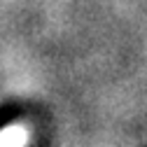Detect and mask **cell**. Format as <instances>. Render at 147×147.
<instances>
[{"label": "cell", "mask_w": 147, "mask_h": 147, "mask_svg": "<svg viewBox=\"0 0 147 147\" xmlns=\"http://www.w3.org/2000/svg\"><path fill=\"white\" fill-rule=\"evenodd\" d=\"M26 145V131L21 126H7L0 131V147H24Z\"/></svg>", "instance_id": "cell-1"}]
</instances>
